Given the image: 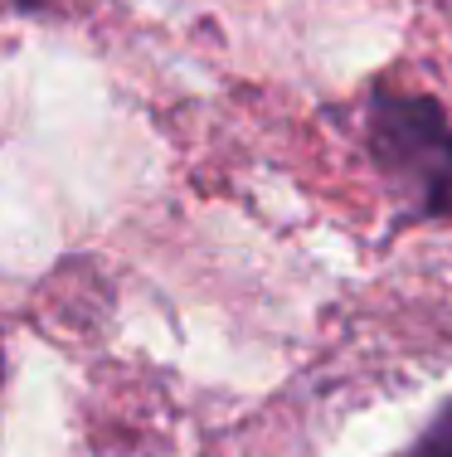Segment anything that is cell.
<instances>
[{"label":"cell","instance_id":"1","mask_svg":"<svg viewBox=\"0 0 452 457\" xmlns=\"http://www.w3.org/2000/svg\"><path fill=\"white\" fill-rule=\"evenodd\" d=\"M365 151L404 220H452V122L443 103L374 88L365 103Z\"/></svg>","mask_w":452,"mask_h":457},{"label":"cell","instance_id":"2","mask_svg":"<svg viewBox=\"0 0 452 457\" xmlns=\"http://www.w3.org/2000/svg\"><path fill=\"white\" fill-rule=\"evenodd\" d=\"M404 457H452V399H443V404L428 413V423L418 428L414 448Z\"/></svg>","mask_w":452,"mask_h":457},{"label":"cell","instance_id":"3","mask_svg":"<svg viewBox=\"0 0 452 457\" xmlns=\"http://www.w3.org/2000/svg\"><path fill=\"white\" fill-rule=\"evenodd\" d=\"M10 5H20V10H35V5H39V0H10Z\"/></svg>","mask_w":452,"mask_h":457},{"label":"cell","instance_id":"4","mask_svg":"<svg viewBox=\"0 0 452 457\" xmlns=\"http://www.w3.org/2000/svg\"><path fill=\"white\" fill-rule=\"evenodd\" d=\"M0 379H5V351H0Z\"/></svg>","mask_w":452,"mask_h":457}]
</instances>
